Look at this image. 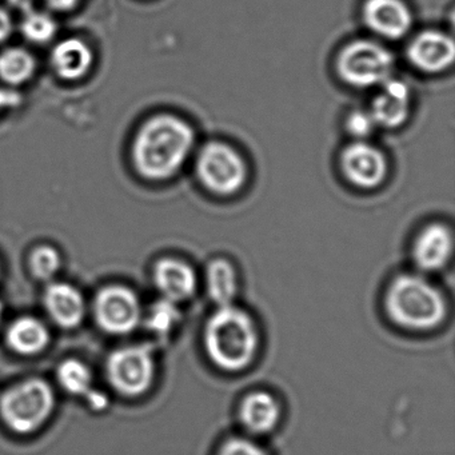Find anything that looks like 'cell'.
Wrapping results in <instances>:
<instances>
[{"label":"cell","instance_id":"obj_6","mask_svg":"<svg viewBox=\"0 0 455 455\" xmlns=\"http://www.w3.org/2000/svg\"><path fill=\"white\" fill-rule=\"evenodd\" d=\"M196 174L207 190L228 196L243 188L247 166L235 148L222 142H210L196 159Z\"/></svg>","mask_w":455,"mask_h":455},{"label":"cell","instance_id":"obj_26","mask_svg":"<svg viewBox=\"0 0 455 455\" xmlns=\"http://www.w3.org/2000/svg\"><path fill=\"white\" fill-rule=\"evenodd\" d=\"M217 455H268L259 444L241 436L223 442Z\"/></svg>","mask_w":455,"mask_h":455},{"label":"cell","instance_id":"obj_20","mask_svg":"<svg viewBox=\"0 0 455 455\" xmlns=\"http://www.w3.org/2000/svg\"><path fill=\"white\" fill-rule=\"evenodd\" d=\"M206 290L210 299L218 307L233 305L238 294V275L235 267L226 259L210 262L206 270Z\"/></svg>","mask_w":455,"mask_h":455},{"label":"cell","instance_id":"obj_17","mask_svg":"<svg viewBox=\"0 0 455 455\" xmlns=\"http://www.w3.org/2000/svg\"><path fill=\"white\" fill-rule=\"evenodd\" d=\"M57 378L66 393L84 396L92 410L103 411L108 409V395L94 388L92 371L84 362L78 359H66L58 367Z\"/></svg>","mask_w":455,"mask_h":455},{"label":"cell","instance_id":"obj_30","mask_svg":"<svg viewBox=\"0 0 455 455\" xmlns=\"http://www.w3.org/2000/svg\"><path fill=\"white\" fill-rule=\"evenodd\" d=\"M10 6L20 10V12H28L33 9L34 0H7Z\"/></svg>","mask_w":455,"mask_h":455},{"label":"cell","instance_id":"obj_8","mask_svg":"<svg viewBox=\"0 0 455 455\" xmlns=\"http://www.w3.org/2000/svg\"><path fill=\"white\" fill-rule=\"evenodd\" d=\"M97 323L103 331L126 335L134 331L142 319L140 298L129 287L108 286L98 292L94 302Z\"/></svg>","mask_w":455,"mask_h":455},{"label":"cell","instance_id":"obj_13","mask_svg":"<svg viewBox=\"0 0 455 455\" xmlns=\"http://www.w3.org/2000/svg\"><path fill=\"white\" fill-rule=\"evenodd\" d=\"M154 283L164 299L185 302L194 297L198 286L196 271L183 260L166 258L154 267Z\"/></svg>","mask_w":455,"mask_h":455},{"label":"cell","instance_id":"obj_16","mask_svg":"<svg viewBox=\"0 0 455 455\" xmlns=\"http://www.w3.org/2000/svg\"><path fill=\"white\" fill-rule=\"evenodd\" d=\"M281 404L273 394L257 390L247 394L239 404L238 417L244 430L257 435H266L281 420Z\"/></svg>","mask_w":455,"mask_h":455},{"label":"cell","instance_id":"obj_14","mask_svg":"<svg viewBox=\"0 0 455 455\" xmlns=\"http://www.w3.org/2000/svg\"><path fill=\"white\" fill-rule=\"evenodd\" d=\"M454 249L452 234L441 223L427 226L418 235L412 247L415 265L422 271L433 273L441 270L449 262Z\"/></svg>","mask_w":455,"mask_h":455},{"label":"cell","instance_id":"obj_10","mask_svg":"<svg viewBox=\"0 0 455 455\" xmlns=\"http://www.w3.org/2000/svg\"><path fill=\"white\" fill-rule=\"evenodd\" d=\"M407 58L414 68L423 73H441L454 62V41L451 36L439 31H425L410 44Z\"/></svg>","mask_w":455,"mask_h":455},{"label":"cell","instance_id":"obj_5","mask_svg":"<svg viewBox=\"0 0 455 455\" xmlns=\"http://www.w3.org/2000/svg\"><path fill=\"white\" fill-rule=\"evenodd\" d=\"M393 68V54L371 41L351 42L337 60L338 76L356 89L380 86L390 79Z\"/></svg>","mask_w":455,"mask_h":455},{"label":"cell","instance_id":"obj_24","mask_svg":"<svg viewBox=\"0 0 455 455\" xmlns=\"http://www.w3.org/2000/svg\"><path fill=\"white\" fill-rule=\"evenodd\" d=\"M30 267L36 278L49 281V279L54 278L55 274L60 271V255L52 247H38L31 254Z\"/></svg>","mask_w":455,"mask_h":455},{"label":"cell","instance_id":"obj_3","mask_svg":"<svg viewBox=\"0 0 455 455\" xmlns=\"http://www.w3.org/2000/svg\"><path fill=\"white\" fill-rule=\"evenodd\" d=\"M385 310L396 326L426 331L436 329L446 319L447 303L443 294L427 279L402 274L386 290Z\"/></svg>","mask_w":455,"mask_h":455},{"label":"cell","instance_id":"obj_12","mask_svg":"<svg viewBox=\"0 0 455 455\" xmlns=\"http://www.w3.org/2000/svg\"><path fill=\"white\" fill-rule=\"evenodd\" d=\"M382 90L372 100L371 114L377 126L396 129L407 121L411 108V92L399 79H387L380 84Z\"/></svg>","mask_w":455,"mask_h":455},{"label":"cell","instance_id":"obj_1","mask_svg":"<svg viewBox=\"0 0 455 455\" xmlns=\"http://www.w3.org/2000/svg\"><path fill=\"white\" fill-rule=\"evenodd\" d=\"M196 145L193 127L169 114L154 116L135 138L132 159L142 177L164 180L182 169Z\"/></svg>","mask_w":455,"mask_h":455},{"label":"cell","instance_id":"obj_7","mask_svg":"<svg viewBox=\"0 0 455 455\" xmlns=\"http://www.w3.org/2000/svg\"><path fill=\"white\" fill-rule=\"evenodd\" d=\"M108 382L118 393L127 396L145 394L156 378V359L148 346L119 348L106 363Z\"/></svg>","mask_w":455,"mask_h":455},{"label":"cell","instance_id":"obj_23","mask_svg":"<svg viewBox=\"0 0 455 455\" xmlns=\"http://www.w3.org/2000/svg\"><path fill=\"white\" fill-rule=\"evenodd\" d=\"M23 36L34 44H46L57 34V23L44 12H28L23 20Z\"/></svg>","mask_w":455,"mask_h":455},{"label":"cell","instance_id":"obj_25","mask_svg":"<svg viewBox=\"0 0 455 455\" xmlns=\"http://www.w3.org/2000/svg\"><path fill=\"white\" fill-rule=\"evenodd\" d=\"M375 127L377 124H375L370 111L355 110L348 114L347 119H346V130L348 134L359 140L371 135Z\"/></svg>","mask_w":455,"mask_h":455},{"label":"cell","instance_id":"obj_22","mask_svg":"<svg viewBox=\"0 0 455 455\" xmlns=\"http://www.w3.org/2000/svg\"><path fill=\"white\" fill-rule=\"evenodd\" d=\"M180 319L177 303L162 299L151 307L148 316V327L159 337H166L177 327Z\"/></svg>","mask_w":455,"mask_h":455},{"label":"cell","instance_id":"obj_2","mask_svg":"<svg viewBox=\"0 0 455 455\" xmlns=\"http://www.w3.org/2000/svg\"><path fill=\"white\" fill-rule=\"evenodd\" d=\"M207 356L223 371H243L254 362L259 332L249 313L234 305L220 306L207 319L204 330Z\"/></svg>","mask_w":455,"mask_h":455},{"label":"cell","instance_id":"obj_19","mask_svg":"<svg viewBox=\"0 0 455 455\" xmlns=\"http://www.w3.org/2000/svg\"><path fill=\"white\" fill-rule=\"evenodd\" d=\"M7 343L15 353L36 355L50 343V332L39 319L22 316L12 322L7 331Z\"/></svg>","mask_w":455,"mask_h":455},{"label":"cell","instance_id":"obj_29","mask_svg":"<svg viewBox=\"0 0 455 455\" xmlns=\"http://www.w3.org/2000/svg\"><path fill=\"white\" fill-rule=\"evenodd\" d=\"M44 2L57 12H68L76 6L79 0H44Z\"/></svg>","mask_w":455,"mask_h":455},{"label":"cell","instance_id":"obj_28","mask_svg":"<svg viewBox=\"0 0 455 455\" xmlns=\"http://www.w3.org/2000/svg\"><path fill=\"white\" fill-rule=\"evenodd\" d=\"M12 31V20L10 15L4 12V9H0V44L6 41L9 38L10 34Z\"/></svg>","mask_w":455,"mask_h":455},{"label":"cell","instance_id":"obj_15","mask_svg":"<svg viewBox=\"0 0 455 455\" xmlns=\"http://www.w3.org/2000/svg\"><path fill=\"white\" fill-rule=\"evenodd\" d=\"M44 307L52 321L63 329H76L84 322L86 303L84 295L73 284L52 283L44 291Z\"/></svg>","mask_w":455,"mask_h":455},{"label":"cell","instance_id":"obj_21","mask_svg":"<svg viewBox=\"0 0 455 455\" xmlns=\"http://www.w3.org/2000/svg\"><path fill=\"white\" fill-rule=\"evenodd\" d=\"M36 68V60L26 50L10 49L0 54V78L12 86L28 82Z\"/></svg>","mask_w":455,"mask_h":455},{"label":"cell","instance_id":"obj_11","mask_svg":"<svg viewBox=\"0 0 455 455\" xmlns=\"http://www.w3.org/2000/svg\"><path fill=\"white\" fill-rule=\"evenodd\" d=\"M363 20L367 28L383 38H403L412 25V15L402 0H366Z\"/></svg>","mask_w":455,"mask_h":455},{"label":"cell","instance_id":"obj_9","mask_svg":"<svg viewBox=\"0 0 455 455\" xmlns=\"http://www.w3.org/2000/svg\"><path fill=\"white\" fill-rule=\"evenodd\" d=\"M340 169L351 185L375 188L385 180L388 167L382 151L359 140L342 151Z\"/></svg>","mask_w":455,"mask_h":455},{"label":"cell","instance_id":"obj_4","mask_svg":"<svg viewBox=\"0 0 455 455\" xmlns=\"http://www.w3.org/2000/svg\"><path fill=\"white\" fill-rule=\"evenodd\" d=\"M55 407V394L44 379H28L12 386L0 396V418L14 433H34L50 417Z\"/></svg>","mask_w":455,"mask_h":455},{"label":"cell","instance_id":"obj_27","mask_svg":"<svg viewBox=\"0 0 455 455\" xmlns=\"http://www.w3.org/2000/svg\"><path fill=\"white\" fill-rule=\"evenodd\" d=\"M20 95L10 90L0 89V110L20 105Z\"/></svg>","mask_w":455,"mask_h":455},{"label":"cell","instance_id":"obj_18","mask_svg":"<svg viewBox=\"0 0 455 455\" xmlns=\"http://www.w3.org/2000/svg\"><path fill=\"white\" fill-rule=\"evenodd\" d=\"M52 62L60 78L78 81L89 73L92 52L84 42L76 38L66 39L55 47Z\"/></svg>","mask_w":455,"mask_h":455},{"label":"cell","instance_id":"obj_31","mask_svg":"<svg viewBox=\"0 0 455 455\" xmlns=\"http://www.w3.org/2000/svg\"><path fill=\"white\" fill-rule=\"evenodd\" d=\"M2 315H4V305L0 303V321H2Z\"/></svg>","mask_w":455,"mask_h":455}]
</instances>
